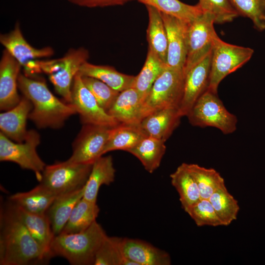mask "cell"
<instances>
[{"mask_svg": "<svg viewBox=\"0 0 265 265\" xmlns=\"http://www.w3.org/2000/svg\"><path fill=\"white\" fill-rule=\"evenodd\" d=\"M32 109L31 102L23 96L14 107L0 113V132L15 142L24 141L28 132L26 120Z\"/></svg>", "mask_w": 265, "mask_h": 265, "instance_id": "18", "label": "cell"}, {"mask_svg": "<svg viewBox=\"0 0 265 265\" xmlns=\"http://www.w3.org/2000/svg\"><path fill=\"white\" fill-rule=\"evenodd\" d=\"M181 117L178 108H165L146 116L139 125L147 136L165 142L179 126Z\"/></svg>", "mask_w": 265, "mask_h": 265, "instance_id": "19", "label": "cell"}, {"mask_svg": "<svg viewBox=\"0 0 265 265\" xmlns=\"http://www.w3.org/2000/svg\"><path fill=\"white\" fill-rule=\"evenodd\" d=\"M92 164L74 163L67 160L46 165L39 184L56 196L75 191L85 186Z\"/></svg>", "mask_w": 265, "mask_h": 265, "instance_id": "8", "label": "cell"}, {"mask_svg": "<svg viewBox=\"0 0 265 265\" xmlns=\"http://www.w3.org/2000/svg\"><path fill=\"white\" fill-rule=\"evenodd\" d=\"M172 186L177 191L183 209H186L201 198L197 184L189 172L187 163H183L170 176Z\"/></svg>", "mask_w": 265, "mask_h": 265, "instance_id": "27", "label": "cell"}, {"mask_svg": "<svg viewBox=\"0 0 265 265\" xmlns=\"http://www.w3.org/2000/svg\"><path fill=\"white\" fill-rule=\"evenodd\" d=\"M136 0L146 6L154 7L160 13L173 16L187 23L194 21L204 13L198 3L191 5L179 0Z\"/></svg>", "mask_w": 265, "mask_h": 265, "instance_id": "32", "label": "cell"}, {"mask_svg": "<svg viewBox=\"0 0 265 265\" xmlns=\"http://www.w3.org/2000/svg\"><path fill=\"white\" fill-rule=\"evenodd\" d=\"M81 77L84 84L94 96L99 106L107 112L120 92L97 79Z\"/></svg>", "mask_w": 265, "mask_h": 265, "instance_id": "38", "label": "cell"}, {"mask_svg": "<svg viewBox=\"0 0 265 265\" xmlns=\"http://www.w3.org/2000/svg\"><path fill=\"white\" fill-rule=\"evenodd\" d=\"M143 102L137 90L130 87L120 92L107 113L119 123L139 124L143 118Z\"/></svg>", "mask_w": 265, "mask_h": 265, "instance_id": "20", "label": "cell"}, {"mask_svg": "<svg viewBox=\"0 0 265 265\" xmlns=\"http://www.w3.org/2000/svg\"><path fill=\"white\" fill-rule=\"evenodd\" d=\"M186 116L193 126L214 127L225 134L237 129V117L226 109L217 93L208 89L197 99Z\"/></svg>", "mask_w": 265, "mask_h": 265, "instance_id": "6", "label": "cell"}, {"mask_svg": "<svg viewBox=\"0 0 265 265\" xmlns=\"http://www.w3.org/2000/svg\"><path fill=\"white\" fill-rule=\"evenodd\" d=\"M122 249L126 259L134 265H170L171 259L166 251L145 241L123 238Z\"/></svg>", "mask_w": 265, "mask_h": 265, "instance_id": "17", "label": "cell"}, {"mask_svg": "<svg viewBox=\"0 0 265 265\" xmlns=\"http://www.w3.org/2000/svg\"><path fill=\"white\" fill-rule=\"evenodd\" d=\"M115 169L111 156H101L92 164L91 171L84 186L83 198L97 203L99 190L102 185L108 186L115 179Z\"/></svg>", "mask_w": 265, "mask_h": 265, "instance_id": "22", "label": "cell"}, {"mask_svg": "<svg viewBox=\"0 0 265 265\" xmlns=\"http://www.w3.org/2000/svg\"><path fill=\"white\" fill-rule=\"evenodd\" d=\"M209 200L223 226H228L237 219L239 206L238 201L228 191L225 185L217 188Z\"/></svg>", "mask_w": 265, "mask_h": 265, "instance_id": "33", "label": "cell"}, {"mask_svg": "<svg viewBox=\"0 0 265 265\" xmlns=\"http://www.w3.org/2000/svg\"><path fill=\"white\" fill-rule=\"evenodd\" d=\"M214 23V17L209 12H204L188 24L184 74L212 52L213 38L216 33Z\"/></svg>", "mask_w": 265, "mask_h": 265, "instance_id": "11", "label": "cell"}, {"mask_svg": "<svg viewBox=\"0 0 265 265\" xmlns=\"http://www.w3.org/2000/svg\"><path fill=\"white\" fill-rule=\"evenodd\" d=\"M211 52L185 73L184 92L179 111L186 116L197 99L208 89L211 72Z\"/></svg>", "mask_w": 265, "mask_h": 265, "instance_id": "14", "label": "cell"}, {"mask_svg": "<svg viewBox=\"0 0 265 265\" xmlns=\"http://www.w3.org/2000/svg\"><path fill=\"white\" fill-rule=\"evenodd\" d=\"M20 26L17 22L10 32L0 34V43L24 68L25 75L29 77L41 73L37 61L53 56L54 51L50 46L42 48L32 46L24 37Z\"/></svg>", "mask_w": 265, "mask_h": 265, "instance_id": "10", "label": "cell"}, {"mask_svg": "<svg viewBox=\"0 0 265 265\" xmlns=\"http://www.w3.org/2000/svg\"><path fill=\"white\" fill-rule=\"evenodd\" d=\"M239 16L249 19L254 28L265 30V0H230Z\"/></svg>", "mask_w": 265, "mask_h": 265, "instance_id": "36", "label": "cell"}, {"mask_svg": "<svg viewBox=\"0 0 265 265\" xmlns=\"http://www.w3.org/2000/svg\"><path fill=\"white\" fill-rule=\"evenodd\" d=\"M22 66L4 50L0 60V109L8 110L21 100L18 93V80Z\"/></svg>", "mask_w": 265, "mask_h": 265, "instance_id": "16", "label": "cell"}, {"mask_svg": "<svg viewBox=\"0 0 265 265\" xmlns=\"http://www.w3.org/2000/svg\"><path fill=\"white\" fill-rule=\"evenodd\" d=\"M83 124H91L114 127L119 123L98 104L90 91L84 84L78 73L71 87V102Z\"/></svg>", "mask_w": 265, "mask_h": 265, "instance_id": "13", "label": "cell"}, {"mask_svg": "<svg viewBox=\"0 0 265 265\" xmlns=\"http://www.w3.org/2000/svg\"><path fill=\"white\" fill-rule=\"evenodd\" d=\"M79 73L81 76L97 79L119 92L133 87L135 78V76L120 73L111 66L95 65L88 61L81 65Z\"/></svg>", "mask_w": 265, "mask_h": 265, "instance_id": "24", "label": "cell"}, {"mask_svg": "<svg viewBox=\"0 0 265 265\" xmlns=\"http://www.w3.org/2000/svg\"><path fill=\"white\" fill-rule=\"evenodd\" d=\"M84 187L56 197L46 214L55 236L59 234L77 204L83 196Z\"/></svg>", "mask_w": 265, "mask_h": 265, "instance_id": "23", "label": "cell"}, {"mask_svg": "<svg viewBox=\"0 0 265 265\" xmlns=\"http://www.w3.org/2000/svg\"><path fill=\"white\" fill-rule=\"evenodd\" d=\"M89 57L88 51L83 47H80L70 49L62 57L39 60L37 62L41 73L48 76L55 91L66 102L70 104L74 79Z\"/></svg>", "mask_w": 265, "mask_h": 265, "instance_id": "4", "label": "cell"}, {"mask_svg": "<svg viewBox=\"0 0 265 265\" xmlns=\"http://www.w3.org/2000/svg\"><path fill=\"white\" fill-rule=\"evenodd\" d=\"M107 236L97 221L83 231L60 233L51 243V257H63L72 265H94L97 252Z\"/></svg>", "mask_w": 265, "mask_h": 265, "instance_id": "3", "label": "cell"}, {"mask_svg": "<svg viewBox=\"0 0 265 265\" xmlns=\"http://www.w3.org/2000/svg\"><path fill=\"white\" fill-rule=\"evenodd\" d=\"M148 14L147 39L148 49L154 52L165 64L167 59V37L161 13L151 6H146Z\"/></svg>", "mask_w": 265, "mask_h": 265, "instance_id": "28", "label": "cell"}, {"mask_svg": "<svg viewBox=\"0 0 265 265\" xmlns=\"http://www.w3.org/2000/svg\"><path fill=\"white\" fill-rule=\"evenodd\" d=\"M160 13L167 37L166 64L168 67L184 70L187 54L188 23L173 16Z\"/></svg>", "mask_w": 265, "mask_h": 265, "instance_id": "15", "label": "cell"}, {"mask_svg": "<svg viewBox=\"0 0 265 265\" xmlns=\"http://www.w3.org/2000/svg\"><path fill=\"white\" fill-rule=\"evenodd\" d=\"M185 74L183 70L166 67L154 82L142 107V119L168 107L179 108L182 99Z\"/></svg>", "mask_w": 265, "mask_h": 265, "instance_id": "7", "label": "cell"}, {"mask_svg": "<svg viewBox=\"0 0 265 265\" xmlns=\"http://www.w3.org/2000/svg\"><path fill=\"white\" fill-rule=\"evenodd\" d=\"M111 127L83 124L73 143L72 154L67 160L74 163H93L103 155Z\"/></svg>", "mask_w": 265, "mask_h": 265, "instance_id": "12", "label": "cell"}, {"mask_svg": "<svg viewBox=\"0 0 265 265\" xmlns=\"http://www.w3.org/2000/svg\"><path fill=\"white\" fill-rule=\"evenodd\" d=\"M0 213V265H37L50 259L9 203Z\"/></svg>", "mask_w": 265, "mask_h": 265, "instance_id": "1", "label": "cell"}, {"mask_svg": "<svg viewBox=\"0 0 265 265\" xmlns=\"http://www.w3.org/2000/svg\"><path fill=\"white\" fill-rule=\"evenodd\" d=\"M165 141L146 136L127 152L136 157L145 169L152 173L159 168L166 151Z\"/></svg>", "mask_w": 265, "mask_h": 265, "instance_id": "29", "label": "cell"}, {"mask_svg": "<svg viewBox=\"0 0 265 265\" xmlns=\"http://www.w3.org/2000/svg\"><path fill=\"white\" fill-rule=\"evenodd\" d=\"M99 212L97 203L82 197L75 206L60 233H75L84 231L96 221Z\"/></svg>", "mask_w": 265, "mask_h": 265, "instance_id": "30", "label": "cell"}, {"mask_svg": "<svg viewBox=\"0 0 265 265\" xmlns=\"http://www.w3.org/2000/svg\"><path fill=\"white\" fill-rule=\"evenodd\" d=\"M9 204L30 235L51 259L50 246L55 235L46 214L32 213L10 202Z\"/></svg>", "mask_w": 265, "mask_h": 265, "instance_id": "21", "label": "cell"}, {"mask_svg": "<svg viewBox=\"0 0 265 265\" xmlns=\"http://www.w3.org/2000/svg\"><path fill=\"white\" fill-rule=\"evenodd\" d=\"M198 4L214 17L216 24L231 22L239 16L230 0H199Z\"/></svg>", "mask_w": 265, "mask_h": 265, "instance_id": "39", "label": "cell"}, {"mask_svg": "<svg viewBox=\"0 0 265 265\" xmlns=\"http://www.w3.org/2000/svg\"><path fill=\"white\" fill-rule=\"evenodd\" d=\"M185 211L193 220L197 226H223L209 199H201Z\"/></svg>", "mask_w": 265, "mask_h": 265, "instance_id": "37", "label": "cell"}, {"mask_svg": "<svg viewBox=\"0 0 265 265\" xmlns=\"http://www.w3.org/2000/svg\"><path fill=\"white\" fill-rule=\"evenodd\" d=\"M188 169L198 186L201 199H209L219 187L225 185L224 179L213 168H207L197 164H187Z\"/></svg>", "mask_w": 265, "mask_h": 265, "instance_id": "34", "label": "cell"}, {"mask_svg": "<svg viewBox=\"0 0 265 265\" xmlns=\"http://www.w3.org/2000/svg\"><path fill=\"white\" fill-rule=\"evenodd\" d=\"M18 86L32 104L28 118L39 128L59 129L69 117L77 113L72 104L57 98L43 80L20 74Z\"/></svg>", "mask_w": 265, "mask_h": 265, "instance_id": "2", "label": "cell"}, {"mask_svg": "<svg viewBox=\"0 0 265 265\" xmlns=\"http://www.w3.org/2000/svg\"><path fill=\"white\" fill-rule=\"evenodd\" d=\"M253 49L226 43L216 33L213 38L211 52V72L208 90L217 93L220 82L252 57Z\"/></svg>", "mask_w": 265, "mask_h": 265, "instance_id": "5", "label": "cell"}, {"mask_svg": "<svg viewBox=\"0 0 265 265\" xmlns=\"http://www.w3.org/2000/svg\"><path fill=\"white\" fill-rule=\"evenodd\" d=\"M122 239L107 236L97 252L94 265H134L124 255Z\"/></svg>", "mask_w": 265, "mask_h": 265, "instance_id": "35", "label": "cell"}, {"mask_svg": "<svg viewBox=\"0 0 265 265\" xmlns=\"http://www.w3.org/2000/svg\"><path fill=\"white\" fill-rule=\"evenodd\" d=\"M146 136L139 124L120 123L111 127L103 155L114 150L127 152Z\"/></svg>", "mask_w": 265, "mask_h": 265, "instance_id": "25", "label": "cell"}, {"mask_svg": "<svg viewBox=\"0 0 265 265\" xmlns=\"http://www.w3.org/2000/svg\"><path fill=\"white\" fill-rule=\"evenodd\" d=\"M166 67V64L154 52L148 49L144 65L139 73L135 76L133 85L144 101L154 82Z\"/></svg>", "mask_w": 265, "mask_h": 265, "instance_id": "31", "label": "cell"}, {"mask_svg": "<svg viewBox=\"0 0 265 265\" xmlns=\"http://www.w3.org/2000/svg\"><path fill=\"white\" fill-rule=\"evenodd\" d=\"M69 2L82 7L94 8L121 5L133 0H67Z\"/></svg>", "mask_w": 265, "mask_h": 265, "instance_id": "40", "label": "cell"}, {"mask_svg": "<svg viewBox=\"0 0 265 265\" xmlns=\"http://www.w3.org/2000/svg\"><path fill=\"white\" fill-rule=\"evenodd\" d=\"M40 143V136L34 130L28 131L24 141H13L0 133V160L10 161L21 168L34 172L39 181L46 166L38 155L36 148Z\"/></svg>", "mask_w": 265, "mask_h": 265, "instance_id": "9", "label": "cell"}, {"mask_svg": "<svg viewBox=\"0 0 265 265\" xmlns=\"http://www.w3.org/2000/svg\"><path fill=\"white\" fill-rule=\"evenodd\" d=\"M56 197L39 184L28 191L17 192L11 195L9 201L29 212L45 214Z\"/></svg>", "mask_w": 265, "mask_h": 265, "instance_id": "26", "label": "cell"}]
</instances>
